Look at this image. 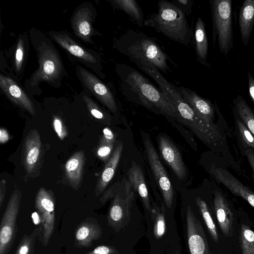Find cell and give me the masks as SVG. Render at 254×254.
<instances>
[{
  "label": "cell",
  "instance_id": "cell-1",
  "mask_svg": "<svg viewBox=\"0 0 254 254\" xmlns=\"http://www.w3.org/2000/svg\"><path fill=\"white\" fill-rule=\"evenodd\" d=\"M28 33L36 53L38 66L30 77L25 80L24 87L33 96L40 95L42 92L40 85L42 82L59 88L67 73L61 55L52 39L35 28H31Z\"/></svg>",
  "mask_w": 254,
  "mask_h": 254
},
{
  "label": "cell",
  "instance_id": "cell-2",
  "mask_svg": "<svg viewBox=\"0 0 254 254\" xmlns=\"http://www.w3.org/2000/svg\"><path fill=\"white\" fill-rule=\"evenodd\" d=\"M116 72L121 81L122 92L127 98L154 112L177 120L174 108L161 91L138 71L120 64L117 65Z\"/></svg>",
  "mask_w": 254,
  "mask_h": 254
},
{
  "label": "cell",
  "instance_id": "cell-3",
  "mask_svg": "<svg viewBox=\"0 0 254 254\" xmlns=\"http://www.w3.org/2000/svg\"><path fill=\"white\" fill-rule=\"evenodd\" d=\"M113 48L131 61L152 64L158 70L167 73L168 57L152 38L141 31L129 29L113 40Z\"/></svg>",
  "mask_w": 254,
  "mask_h": 254
},
{
  "label": "cell",
  "instance_id": "cell-4",
  "mask_svg": "<svg viewBox=\"0 0 254 254\" xmlns=\"http://www.w3.org/2000/svg\"><path fill=\"white\" fill-rule=\"evenodd\" d=\"M144 25L151 27L171 40L188 46L192 36L186 14L171 1L159 0L158 12L144 20Z\"/></svg>",
  "mask_w": 254,
  "mask_h": 254
},
{
  "label": "cell",
  "instance_id": "cell-5",
  "mask_svg": "<svg viewBox=\"0 0 254 254\" xmlns=\"http://www.w3.org/2000/svg\"><path fill=\"white\" fill-rule=\"evenodd\" d=\"M46 34L75 60L89 68L99 78H105L102 58L99 53L83 46L68 31L52 30Z\"/></svg>",
  "mask_w": 254,
  "mask_h": 254
},
{
  "label": "cell",
  "instance_id": "cell-6",
  "mask_svg": "<svg viewBox=\"0 0 254 254\" xmlns=\"http://www.w3.org/2000/svg\"><path fill=\"white\" fill-rule=\"evenodd\" d=\"M212 23V42L217 38L219 50L227 56L233 48L231 0H209Z\"/></svg>",
  "mask_w": 254,
  "mask_h": 254
},
{
  "label": "cell",
  "instance_id": "cell-7",
  "mask_svg": "<svg viewBox=\"0 0 254 254\" xmlns=\"http://www.w3.org/2000/svg\"><path fill=\"white\" fill-rule=\"evenodd\" d=\"M133 190L132 185L126 179L118 186L107 216L108 225L116 232L123 229L129 221L131 205L134 198Z\"/></svg>",
  "mask_w": 254,
  "mask_h": 254
},
{
  "label": "cell",
  "instance_id": "cell-8",
  "mask_svg": "<svg viewBox=\"0 0 254 254\" xmlns=\"http://www.w3.org/2000/svg\"><path fill=\"white\" fill-rule=\"evenodd\" d=\"M21 192L14 189L2 215L0 225V254H8L14 243L17 232V219L19 212Z\"/></svg>",
  "mask_w": 254,
  "mask_h": 254
},
{
  "label": "cell",
  "instance_id": "cell-9",
  "mask_svg": "<svg viewBox=\"0 0 254 254\" xmlns=\"http://www.w3.org/2000/svg\"><path fill=\"white\" fill-rule=\"evenodd\" d=\"M75 73L83 90L88 92L113 113L118 110L115 97L110 88L96 74L80 64L75 66Z\"/></svg>",
  "mask_w": 254,
  "mask_h": 254
},
{
  "label": "cell",
  "instance_id": "cell-10",
  "mask_svg": "<svg viewBox=\"0 0 254 254\" xmlns=\"http://www.w3.org/2000/svg\"><path fill=\"white\" fill-rule=\"evenodd\" d=\"M96 16V8L91 2H85L78 5L70 20L74 35L86 43L95 44L93 37L101 35L93 27Z\"/></svg>",
  "mask_w": 254,
  "mask_h": 254
},
{
  "label": "cell",
  "instance_id": "cell-11",
  "mask_svg": "<svg viewBox=\"0 0 254 254\" xmlns=\"http://www.w3.org/2000/svg\"><path fill=\"white\" fill-rule=\"evenodd\" d=\"M55 200L53 193L45 188H40L35 200V207L40 217L42 231L39 240L44 247L49 244L55 226Z\"/></svg>",
  "mask_w": 254,
  "mask_h": 254
},
{
  "label": "cell",
  "instance_id": "cell-12",
  "mask_svg": "<svg viewBox=\"0 0 254 254\" xmlns=\"http://www.w3.org/2000/svg\"><path fill=\"white\" fill-rule=\"evenodd\" d=\"M224 162V161H223ZM211 162L208 172L216 182L222 184L232 193L240 196L254 207V191L235 177L227 168L224 162Z\"/></svg>",
  "mask_w": 254,
  "mask_h": 254
},
{
  "label": "cell",
  "instance_id": "cell-13",
  "mask_svg": "<svg viewBox=\"0 0 254 254\" xmlns=\"http://www.w3.org/2000/svg\"><path fill=\"white\" fill-rule=\"evenodd\" d=\"M143 142L148 163L162 192L166 205L171 208L174 200V190L166 172L149 137L142 135Z\"/></svg>",
  "mask_w": 254,
  "mask_h": 254
},
{
  "label": "cell",
  "instance_id": "cell-14",
  "mask_svg": "<svg viewBox=\"0 0 254 254\" xmlns=\"http://www.w3.org/2000/svg\"><path fill=\"white\" fill-rule=\"evenodd\" d=\"M0 87L5 95L17 106L33 116L36 114L33 95L11 74H0Z\"/></svg>",
  "mask_w": 254,
  "mask_h": 254
},
{
  "label": "cell",
  "instance_id": "cell-15",
  "mask_svg": "<svg viewBox=\"0 0 254 254\" xmlns=\"http://www.w3.org/2000/svg\"><path fill=\"white\" fill-rule=\"evenodd\" d=\"M187 232L190 254H212L199 220L190 206L187 209Z\"/></svg>",
  "mask_w": 254,
  "mask_h": 254
},
{
  "label": "cell",
  "instance_id": "cell-16",
  "mask_svg": "<svg viewBox=\"0 0 254 254\" xmlns=\"http://www.w3.org/2000/svg\"><path fill=\"white\" fill-rule=\"evenodd\" d=\"M28 33L24 32L20 34L14 44L5 52L10 64V74L19 80L22 76L28 57L30 40Z\"/></svg>",
  "mask_w": 254,
  "mask_h": 254
},
{
  "label": "cell",
  "instance_id": "cell-17",
  "mask_svg": "<svg viewBox=\"0 0 254 254\" xmlns=\"http://www.w3.org/2000/svg\"><path fill=\"white\" fill-rule=\"evenodd\" d=\"M214 208L220 228L225 237L232 236L234 230V215L225 193L214 186Z\"/></svg>",
  "mask_w": 254,
  "mask_h": 254
},
{
  "label": "cell",
  "instance_id": "cell-18",
  "mask_svg": "<svg viewBox=\"0 0 254 254\" xmlns=\"http://www.w3.org/2000/svg\"><path fill=\"white\" fill-rule=\"evenodd\" d=\"M176 87L184 100L202 120L210 124H217L214 122L215 110L214 104L210 100L202 98L187 88Z\"/></svg>",
  "mask_w": 254,
  "mask_h": 254
},
{
  "label": "cell",
  "instance_id": "cell-19",
  "mask_svg": "<svg viewBox=\"0 0 254 254\" xmlns=\"http://www.w3.org/2000/svg\"><path fill=\"white\" fill-rule=\"evenodd\" d=\"M102 233V229L97 220L94 218H87L75 229L74 245L79 248H89L93 241L101 238Z\"/></svg>",
  "mask_w": 254,
  "mask_h": 254
},
{
  "label": "cell",
  "instance_id": "cell-20",
  "mask_svg": "<svg viewBox=\"0 0 254 254\" xmlns=\"http://www.w3.org/2000/svg\"><path fill=\"white\" fill-rule=\"evenodd\" d=\"M159 146L163 158L180 180L185 178L187 172L181 155L175 145L166 136L158 138Z\"/></svg>",
  "mask_w": 254,
  "mask_h": 254
},
{
  "label": "cell",
  "instance_id": "cell-21",
  "mask_svg": "<svg viewBox=\"0 0 254 254\" xmlns=\"http://www.w3.org/2000/svg\"><path fill=\"white\" fill-rule=\"evenodd\" d=\"M22 160L26 171L31 173L36 166L41 153V141L36 129L31 130L26 135L22 146Z\"/></svg>",
  "mask_w": 254,
  "mask_h": 254
},
{
  "label": "cell",
  "instance_id": "cell-22",
  "mask_svg": "<svg viewBox=\"0 0 254 254\" xmlns=\"http://www.w3.org/2000/svg\"><path fill=\"white\" fill-rule=\"evenodd\" d=\"M239 26L241 41L245 46H248L254 25V0H245L240 8Z\"/></svg>",
  "mask_w": 254,
  "mask_h": 254
},
{
  "label": "cell",
  "instance_id": "cell-23",
  "mask_svg": "<svg viewBox=\"0 0 254 254\" xmlns=\"http://www.w3.org/2000/svg\"><path fill=\"white\" fill-rule=\"evenodd\" d=\"M123 145L120 142L116 146L110 158L99 178L95 189V194L98 196L103 192L114 177L115 171L121 157Z\"/></svg>",
  "mask_w": 254,
  "mask_h": 254
},
{
  "label": "cell",
  "instance_id": "cell-24",
  "mask_svg": "<svg viewBox=\"0 0 254 254\" xmlns=\"http://www.w3.org/2000/svg\"><path fill=\"white\" fill-rule=\"evenodd\" d=\"M128 180L139 194L145 208L149 212L151 211L147 188L145 184L143 172L141 168L132 161L127 171Z\"/></svg>",
  "mask_w": 254,
  "mask_h": 254
},
{
  "label": "cell",
  "instance_id": "cell-25",
  "mask_svg": "<svg viewBox=\"0 0 254 254\" xmlns=\"http://www.w3.org/2000/svg\"><path fill=\"white\" fill-rule=\"evenodd\" d=\"M85 160L84 152L80 150L71 155L65 164L66 179L73 188L81 183Z\"/></svg>",
  "mask_w": 254,
  "mask_h": 254
},
{
  "label": "cell",
  "instance_id": "cell-26",
  "mask_svg": "<svg viewBox=\"0 0 254 254\" xmlns=\"http://www.w3.org/2000/svg\"><path fill=\"white\" fill-rule=\"evenodd\" d=\"M195 48L199 62L208 66L207 62L208 44L205 31V24L201 17L197 18L194 28Z\"/></svg>",
  "mask_w": 254,
  "mask_h": 254
},
{
  "label": "cell",
  "instance_id": "cell-27",
  "mask_svg": "<svg viewBox=\"0 0 254 254\" xmlns=\"http://www.w3.org/2000/svg\"><path fill=\"white\" fill-rule=\"evenodd\" d=\"M113 8L127 13L140 27L144 26L143 13L137 1L135 0H113L109 1Z\"/></svg>",
  "mask_w": 254,
  "mask_h": 254
},
{
  "label": "cell",
  "instance_id": "cell-28",
  "mask_svg": "<svg viewBox=\"0 0 254 254\" xmlns=\"http://www.w3.org/2000/svg\"><path fill=\"white\" fill-rule=\"evenodd\" d=\"M76 98L83 103L87 111L92 116L102 123L110 124V115L98 105L94 98L88 92L83 90L77 95Z\"/></svg>",
  "mask_w": 254,
  "mask_h": 254
},
{
  "label": "cell",
  "instance_id": "cell-29",
  "mask_svg": "<svg viewBox=\"0 0 254 254\" xmlns=\"http://www.w3.org/2000/svg\"><path fill=\"white\" fill-rule=\"evenodd\" d=\"M233 108L254 136V112L241 95L233 100Z\"/></svg>",
  "mask_w": 254,
  "mask_h": 254
},
{
  "label": "cell",
  "instance_id": "cell-30",
  "mask_svg": "<svg viewBox=\"0 0 254 254\" xmlns=\"http://www.w3.org/2000/svg\"><path fill=\"white\" fill-rule=\"evenodd\" d=\"M233 111L237 137L240 144L244 149V153L247 149H252L254 151V136L240 119L234 109Z\"/></svg>",
  "mask_w": 254,
  "mask_h": 254
},
{
  "label": "cell",
  "instance_id": "cell-31",
  "mask_svg": "<svg viewBox=\"0 0 254 254\" xmlns=\"http://www.w3.org/2000/svg\"><path fill=\"white\" fill-rule=\"evenodd\" d=\"M42 231L41 226L34 229L30 234H24L22 237L14 254H34L36 240Z\"/></svg>",
  "mask_w": 254,
  "mask_h": 254
},
{
  "label": "cell",
  "instance_id": "cell-32",
  "mask_svg": "<svg viewBox=\"0 0 254 254\" xmlns=\"http://www.w3.org/2000/svg\"><path fill=\"white\" fill-rule=\"evenodd\" d=\"M195 200L199 211L201 214L204 221H205V224L212 239L215 242L218 243L219 238L217 229L212 220L206 203L204 200L199 197H196Z\"/></svg>",
  "mask_w": 254,
  "mask_h": 254
},
{
  "label": "cell",
  "instance_id": "cell-33",
  "mask_svg": "<svg viewBox=\"0 0 254 254\" xmlns=\"http://www.w3.org/2000/svg\"><path fill=\"white\" fill-rule=\"evenodd\" d=\"M240 239L242 254H254V232L247 225H242Z\"/></svg>",
  "mask_w": 254,
  "mask_h": 254
},
{
  "label": "cell",
  "instance_id": "cell-34",
  "mask_svg": "<svg viewBox=\"0 0 254 254\" xmlns=\"http://www.w3.org/2000/svg\"><path fill=\"white\" fill-rule=\"evenodd\" d=\"M151 215L154 220L153 233L157 239L163 237L166 232V222L163 209L155 206L151 209Z\"/></svg>",
  "mask_w": 254,
  "mask_h": 254
},
{
  "label": "cell",
  "instance_id": "cell-35",
  "mask_svg": "<svg viewBox=\"0 0 254 254\" xmlns=\"http://www.w3.org/2000/svg\"><path fill=\"white\" fill-rule=\"evenodd\" d=\"M114 143H99L96 154L101 160L108 161L114 151Z\"/></svg>",
  "mask_w": 254,
  "mask_h": 254
},
{
  "label": "cell",
  "instance_id": "cell-36",
  "mask_svg": "<svg viewBox=\"0 0 254 254\" xmlns=\"http://www.w3.org/2000/svg\"><path fill=\"white\" fill-rule=\"evenodd\" d=\"M53 123L54 128L58 137L61 140L64 139L67 135L68 132L61 117L57 115H54Z\"/></svg>",
  "mask_w": 254,
  "mask_h": 254
},
{
  "label": "cell",
  "instance_id": "cell-37",
  "mask_svg": "<svg viewBox=\"0 0 254 254\" xmlns=\"http://www.w3.org/2000/svg\"><path fill=\"white\" fill-rule=\"evenodd\" d=\"M171 2L185 14H189L191 12L193 5L192 0H172Z\"/></svg>",
  "mask_w": 254,
  "mask_h": 254
},
{
  "label": "cell",
  "instance_id": "cell-38",
  "mask_svg": "<svg viewBox=\"0 0 254 254\" xmlns=\"http://www.w3.org/2000/svg\"><path fill=\"white\" fill-rule=\"evenodd\" d=\"M85 254H119L114 247L107 245L99 246Z\"/></svg>",
  "mask_w": 254,
  "mask_h": 254
},
{
  "label": "cell",
  "instance_id": "cell-39",
  "mask_svg": "<svg viewBox=\"0 0 254 254\" xmlns=\"http://www.w3.org/2000/svg\"><path fill=\"white\" fill-rule=\"evenodd\" d=\"M116 136L112 130L109 127H105L103 130V135L99 143H114L116 141Z\"/></svg>",
  "mask_w": 254,
  "mask_h": 254
},
{
  "label": "cell",
  "instance_id": "cell-40",
  "mask_svg": "<svg viewBox=\"0 0 254 254\" xmlns=\"http://www.w3.org/2000/svg\"><path fill=\"white\" fill-rule=\"evenodd\" d=\"M247 73L250 96L254 105V77L249 70H248Z\"/></svg>",
  "mask_w": 254,
  "mask_h": 254
},
{
  "label": "cell",
  "instance_id": "cell-41",
  "mask_svg": "<svg viewBox=\"0 0 254 254\" xmlns=\"http://www.w3.org/2000/svg\"><path fill=\"white\" fill-rule=\"evenodd\" d=\"M244 154L247 158L251 166L254 182V151L252 149H247L244 151Z\"/></svg>",
  "mask_w": 254,
  "mask_h": 254
},
{
  "label": "cell",
  "instance_id": "cell-42",
  "mask_svg": "<svg viewBox=\"0 0 254 254\" xmlns=\"http://www.w3.org/2000/svg\"><path fill=\"white\" fill-rule=\"evenodd\" d=\"M6 181L5 179H2L0 185V208H1L5 195Z\"/></svg>",
  "mask_w": 254,
  "mask_h": 254
},
{
  "label": "cell",
  "instance_id": "cell-43",
  "mask_svg": "<svg viewBox=\"0 0 254 254\" xmlns=\"http://www.w3.org/2000/svg\"><path fill=\"white\" fill-rule=\"evenodd\" d=\"M9 139V136L7 130L3 128L0 129V142L1 144H4L7 142Z\"/></svg>",
  "mask_w": 254,
  "mask_h": 254
},
{
  "label": "cell",
  "instance_id": "cell-44",
  "mask_svg": "<svg viewBox=\"0 0 254 254\" xmlns=\"http://www.w3.org/2000/svg\"><path fill=\"white\" fill-rule=\"evenodd\" d=\"M175 254H181L179 252H177L175 253Z\"/></svg>",
  "mask_w": 254,
  "mask_h": 254
}]
</instances>
